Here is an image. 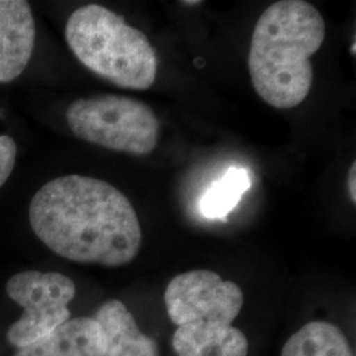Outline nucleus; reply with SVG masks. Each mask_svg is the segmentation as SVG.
<instances>
[{
	"mask_svg": "<svg viewBox=\"0 0 356 356\" xmlns=\"http://www.w3.org/2000/svg\"><path fill=\"white\" fill-rule=\"evenodd\" d=\"M29 223L54 254L83 264L126 266L143 242L127 197L106 181L81 175L42 185L29 204Z\"/></svg>",
	"mask_w": 356,
	"mask_h": 356,
	"instance_id": "obj_1",
	"label": "nucleus"
},
{
	"mask_svg": "<svg viewBox=\"0 0 356 356\" xmlns=\"http://www.w3.org/2000/svg\"><path fill=\"white\" fill-rule=\"evenodd\" d=\"M326 38L318 10L304 0L270 4L254 28L248 69L259 97L279 110L304 102L313 85L310 58Z\"/></svg>",
	"mask_w": 356,
	"mask_h": 356,
	"instance_id": "obj_2",
	"label": "nucleus"
},
{
	"mask_svg": "<svg viewBox=\"0 0 356 356\" xmlns=\"http://www.w3.org/2000/svg\"><path fill=\"white\" fill-rule=\"evenodd\" d=\"M76 60L119 88L148 90L157 76V56L148 38L124 17L99 4L76 8L65 26Z\"/></svg>",
	"mask_w": 356,
	"mask_h": 356,
	"instance_id": "obj_3",
	"label": "nucleus"
},
{
	"mask_svg": "<svg viewBox=\"0 0 356 356\" xmlns=\"http://www.w3.org/2000/svg\"><path fill=\"white\" fill-rule=\"evenodd\" d=\"M66 122L78 139L132 156L151 154L160 139V122L151 107L123 95L76 99L66 110Z\"/></svg>",
	"mask_w": 356,
	"mask_h": 356,
	"instance_id": "obj_4",
	"label": "nucleus"
},
{
	"mask_svg": "<svg viewBox=\"0 0 356 356\" xmlns=\"http://www.w3.org/2000/svg\"><path fill=\"white\" fill-rule=\"evenodd\" d=\"M6 292L24 309L7 331L8 342L22 348L70 319L67 305L76 296V284L63 273L24 270L7 281Z\"/></svg>",
	"mask_w": 356,
	"mask_h": 356,
	"instance_id": "obj_5",
	"label": "nucleus"
},
{
	"mask_svg": "<svg viewBox=\"0 0 356 356\" xmlns=\"http://www.w3.org/2000/svg\"><path fill=\"white\" fill-rule=\"evenodd\" d=\"M164 302L170 321L177 325H232L242 312L244 294L234 281L207 269L179 273L169 281Z\"/></svg>",
	"mask_w": 356,
	"mask_h": 356,
	"instance_id": "obj_6",
	"label": "nucleus"
},
{
	"mask_svg": "<svg viewBox=\"0 0 356 356\" xmlns=\"http://www.w3.org/2000/svg\"><path fill=\"white\" fill-rule=\"evenodd\" d=\"M36 26L28 1L0 0V83L22 76L35 47Z\"/></svg>",
	"mask_w": 356,
	"mask_h": 356,
	"instance_id": "obj_7",
	"label": "nucleus"
},
{
	"mask_svg": "<svg viewBox=\"0 0 356 356\" xmlns=\"http://www.w3.org/2000/svg\"><path fill=\"white\" fill-rule=\"evenodd\" d=\"M92 318L102 331L103 356H160L157 343L138 327L135 317L122 301H106Z\"/></svg>",
	"mask_w": 356,
	"mask_h": 356,
	"instance_id": "obj_8",
	"label": "nucleus"
},
{
	"mask_svg": "<svg viewBox=\"0 0 356 356\" xmlns=\"http://www.w3.org/2000/svg\"><path fill=\"white\" fill-rule=\"evenodd\" d=\"M102 331L92 317L69 319L15 356H103Z\"/></svg>",
	"mask_w": 356,
	"mask_h": 356,
	"instance_id": "obj_9",
	"label": "nucleus"
},
{
	"mask_svg": "<svg viewBox=\"0 0 356 356\" xmlns=\"http://www.w3.org/2000/svg\"><path fill=\"white\" fill-rule=\"evenodd\" d=\"M172 346L177 356H247L248 339L232 325L191 323L178 326Z\"/></svg>",
	"mask_w": 356,
	"mask_h": 356,
	"instance_id": "obj_10",
	"label": "nucleus"
},
{
	"mask_svg": "<svg viewBox=\"0 0 356 356\" xmlns=\"http://www.w3.org/2000/svg\"><path fill=\"white\" fill-rule=\"evenodd\" d=\"M281 356H354L343 331L334 323H306L284 344Z\"/></svg>",
	"mask_w": 356,
	"mask_h": 356,
	"instance_id": "obj_11",
	"label": "nucleus"
},
{
	"mask_svg": "<svg viewBox=\"0 0 356 356\" xmlns=\"http://www.w3.org/2000/svg\"><path fill=\"white\" fill-rule=\"evenodd\" d=\"M250 186L251 181L245 169L229 168L226 175L204 193L200 204L201 213L209 219H226Z\"/></svg>",
	"mask_w": 356,
	"mask_h": 356,
	"instance_id": "obj_12",
	"label": "nucleus"
},
{
	"mask_svg": "<svg viewBox=\"0 0 356 356\" xmlns=\"http://www.w3.org/2000/svg\"><path fill=\"white\" fill-rule=\"evenodd\" d=\"M17 148L11 136H0V188L6 184L13 173L16 163Z\"/></svg>",
	"mask_w": 356,
	"mask_h": 356,
	"instance_id": "obj_13",
	"label": "nucleus"
},
{
	"mask_svg": "<svg viewBox=\"0 0 356 356\" xmlns=\"http://www.w3.org/2000/svg\"><path fill=\"white\" fill-rule=\"evenodd\" d=\"M355 178H356V164L354 163L351 168H350V172H348V178H347V186H348V195H350V200L353 204H356V186H355Z\"/></svg>",
	"mask_w": 356,
	"mask_h": 356,
	"instance_id": "obj_14",
	"label": "nucleus"
},
{
	"mask_svg": "<svg viewBox=\"0 0 356 356\" xmlns=\"http://www.w3.org/2000/svg\"><path fill=\"white\" fill-rule=\"evenodd\" d=\"M182 4H191V6H195V4H202V1H200V0H197V1H182Z\"/></svg>",
	"mask_w": 356,
	"mask_h": 356,
	"instance_id": "obj_15",
	"label": "nucleus"
}]
</instances>
